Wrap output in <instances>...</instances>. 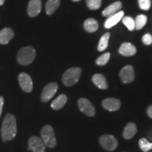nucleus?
Instances as JSON below:
<instances>
[{
	"label": "nucleus",
	"instance_id": "2",
	"mask_svg": "<svg viewBox=\"0 0 152 152\" xmlns=\"http://www.w3.org/2000/svg\"><path fill=\"white\" fill-rule=\"evenodd\" d=\"M36 52L32 47H25L19 50L17 54V61L22 66H28L35 60Z\"/></svg>",
	"mask_w": 152,
	"mask_h": 152
},
{
	"label": "nucleus",
	"instance_id": "3",
	"mask_svg": "<svg viewBox=\"0 0 152 152\" xmlns=\"http://www.w3.org/2000/svg\"><path fill=\"white\" fill-rule=\"evenodd\" d=\"M81 75V69L79 67H73L66 71L62 76V83L67 87L73 86L77 83Z\"/></svg>",
	"mask_w": 152,
	"mask_h": 152
},
{
	"label": "nucleus",
	"instance_id": "18",
	"mask_svg": "<svg viewBox=\"0 0 152 152\" xmlns=\"http://www.w3.org/2000/svg\"><path fill=\"white\" fill-rule=\"evenodd\" d=\"M137 132V130L136 125L134 123H128L125 127L123 136L125 140H130L135 135Z\"/></svg>",
	"mask_w": 152,
	"mask_h": 152
},
{
	"label": "nucleus",
	"instance_id": "9",
	"mask_svg": "<svg viewBox=\"0 0 152 152\" xmlns=\"http://www.w3.org/2000/svg\"><path fill=\"white\" fill-rule=\"evenodd\" d=\"M78 104V108L80 111L85 113L87 116L92 117L95 115L96 111L94 106L88 99L85 98H80L77 102Z\"/></svg>",
	"mask_w": 152,
	"mask_h": 152
},
{
	"label": "nucleus",
	"instance_id": "15",
	"mask_svg": "<svg viewBox=\"0 0 152 152\" xmlns=\"http://www.w3.org/2000/svg\"><path fill=\"white\" fill-rule=\"evenodd\" d=\"M14 37V33L13 30L9 28H4L0 31V44L7 45Z\"/></svg>",
	"mask_w": 152,
	"mask_h": 152
},
{
	"label": "nucleus",
	"instance_id": "27",
	"mask_svg": "<svg viewBox=\"0 0 152 152\" xmlns=\"http://www.w3.org/2000/svg\"><path fill=\"white\" fill-rule=\"evenodd\" d=\"M87 4L90 10H96L102 6V0H87Z\"/></svg>",
	"mask_w": 152,
	"mask_h": 152
},
{
	"label": "nucleus",
	"instance_id": "14",
	"mask_svg": "<svg viewBox=\"0 0 152 152\" xmlns=\"http://www.w3.org/2000/svg\"><path fill=\"white\" fill-rule=\"evenodd\" d=\"M123 16H124V12L122 11H120L116 14L109 16L107 18V20H106L105 23H104V27L107 28V29L113 27L114 26H115L123 18Z\"/></svg>",
	"mask_w": 152,
	"mask_h": 152
},
{
	"label": "nucleus",
	"instance_id": "31",
	"mask_svg": "<svg viewBox=\"0 0 152 152\" xmlns=\"http://www.w3.org/2000/svg\"><path fill=\"white\" fill-rule=\"evenodd\" d=\"M147 112L148 116H149L150 118H152V105L149 106V107L147 108Z\"/></svg>",
	"mask_w": 152,
	"mask_h": 152
},
{
	"label": "nucleus",
	"instance_id": "13",
	"mask_svg": "<svg viewBox=\"0 0 152 152\" xmlns=\"http://www.w3.org/2000/svg\"><path fill=\"white\" fill-rule=\"evenodd\" d=\"M118 52L120 54L124 56H131L137 53L136 47L132 44L129 42H124L121 45L119 48Z\"/></svg>",
	"mask_w": 152,
	"mask_h": 152
},
{
	"label": "nucleus",
	"instance_id": "28",
	"mask_svg": "<svg viewBox=\"0 0 152 152\" xmlns=\"http://www.w3.org/2000/svg\"><path fill=\"white\" fill-rule=\"evenodd\" d=\"M140 9L144 11H148L151 7V0H138Z\"/></svg>",
	"mask_w": 152,
	"mask_h": 152
},
{
	"label": "nucleus",
	"instance_id": "30",
	"mask_svg": "<svg viewBox=\"0 0 152 152\" xmlns=\"http://www.w3.org/2000/svg\"><path fill=\"white\" fill-rule=\"evenodd\" d=\"M4 103V99L3 96H0V118H1V113H2Z\"/></svg>",
	"mask_w": 152,
	"mask_h": 152
},
{
	"label": "nucleus",
	"instance_id": "7",
	"mask_svg": "<svg viewBox=\"0 0 152 152\" xmlns=\"http://www.w3.org/2000/svg\"><path fill=\"white\" fill-rule=\"evenodd\" d=\"M20 87L24 92H31L33 88V83L31 77L26 73H20L18 77Z\"/></svg>",
	"mask_w": 152,
	"mask_h": 152
},
{
	"label": "nucleus",
	"instance_id": "22",
	"mask_svg": "<svg viewBox=\"0 0 152 152\" xmlns=\"http://www.w3.org/2000/svg\"><path fill=\"white\" fill-rule=\"evenodd\" d=\"M110 37V33H106L104 35H102V37H101L99 42L98 45V51L99 52H103L108 47L109 45V40Z\"/></svg>",
	"mask_w": 152,
	"mask_h": 152
},
{
	"label": "nucleus",
	"instance_id": "25",
	"mask_svg": "<svg viewBox=\"0 0 152 152\" xmlns=\"http://www.w3.org/2000/svg\"><path fill=\"white\" fill-rule=\"evenodd\" d=\"M123 23L128 28L130 31H132L135 29V24H134V20L130 16H125L123 18Z\"/></svg>",
	"mask_w": 152,
	"mask_h": 152
},
{
	"label": "nucleus",
	"instance_id": "16",
	"mask_svg": "<svg viewBox=\"0 0 152 152\" xmlns=\"http://www.w3.org/2000/svg\"><path fill=\"white\" fill-rule=\"evenodd\" d=\"M122 8V3L121 1H115L109 7H107L104 10L102 11V15L104 16L109 17L112 15L116 14Z\"/></svg>",
	"mask_w": 152,
	"mask_h": 152
},
{
	"label": "nucleus",
	"instance_id": "17",
	"mask_svg": "<svg viewBox=\"0 0 152 152\" xmlns=\"http://www.w3.org/2000/svg\"><path fill=\"white\" fill-rule=\"evenodd\" d=\"M92 82L96 87L102 90H106L108 87V83L106 77L102 74H94L92 76Z\"/></svg>",
	"mask_w": 152,
	"mask_h": 152
},
{
	"label": "nucleus",
	"instance_id": "19",
	"mask_svg": "<svg viewBox=\"0 0 152 152\" xmlns=\"http://www.w3.org/2000/svg\"><path fill=\"white\" fill-rule=\"evenodd\" d=\"M68 98L66 94H60L56 99L53 101L51 104V107L55 111H58L64 107L66 102H67Z\"/></svg>",
	"mask_w": 152,
	"mask_h": 152
},
{
	"label": "nucleus",
	"instance_id": "8",
	"mask_svg": "<svg viewBox=\"0 0 152 152\" xmlns=\"http://www.w3.org/2000/svg\"><path fill=\"white\" fill-rule=\"evenodd\" d=\"M28 150H31L33 152H45L46 146L42 139L38 137L33 136L28 140Z\"/></svg>",
	"mask_w": 152,
	"mask_h": 152
},
{
	"label": "nucleus",
	"instance_id": "32",
	"mask_svg": "<svg viewBox=\"0 0 152 152\" xmlns=\"http://www.w3.org/2000/svg\"><path fill=\"white\" fill-rule=\"evenodd\" d=\"M4 3V0H0V6H2Z\"/></svg>",
	"mask_w": 152,
	"mask_h": 152
},
{
	"label": "nucleus",
	"instance_id": "23",
	"mask_svg": "<svg viewBox=\"0 0 152 152\" xmlns=\"http://www.w3.org/2000/svg\"><path fill=\"white\" fill-rule=\"evenodd\" d=\"M147 22V17L145 15L140 14L136 17L135 20H134V24H135V29L141 30L142 28L145 26Z\"/></svg>",
	"mask_w": 152,
	"mask_h": 152
},
{
	"label": "nucleus",
	"instance_id": "24",
	"mask_svg": "<svg viewBox=\"0 0 152 152\" xmlns=\"http://www.w3.org/2000/svg\"><path fill=\"white\" fill-rule=\"evenodd\" d=\"M139 146L144 152H147L152 149V143L145 138H141L139 140Z\"/></svg>",
	"mask_w": 152,
	"mask_h": 152
},
{
	"label": "nucleus",
	"instance_id": "11",
	"mask_svg": "<svg viewBox=\"0 0 152 152\" xmlns=\"http://www.w3.org/2000/svg\"><path fill=\"white\" fill-rule=\"evenodd\" d=\"M42 9L41 0H30L28 5V14L30 17H35L39 14Z\"/></svg>",
	"mask_w": 152,
	"mask_h": 152
},
{
	"label": "nucleus",
	"instance_id": "29",
	"mask_svg": "<svg viewBox=\"0 0 152 152\" xmlns=\"http://www.w3.org/2000/svg\"><path fill=\"white\" fill-rule=\"evenodd\" d=\"M142 42L145 45H150L152 44V35L149 33L145 34L143 37H142Z\"/></svg>",
	"mask_w": 152,
	"mask_h": 152
},
{
	"label": "nucleus",
	"instance_id": "26",
	"mask_svg": "<svg viewBox=\"0 0 152 152\" xmlns=\"http://www.w3.org/2000/svg\"><path fill=\"white\" fill-rule=\"evenodd\" d=\"M110 56H111V54L109 52L104 53L102 55L99 57L96 60V65L98 66H104L107 64L108 61H109L110 59Z\"/></svg>",
	"mask_w": 152,
	"mask_h": 152
},
{
	"label": "nucleus",
	"instance_id": "6",
	"mask_svg": "<svg viewBox=\"0 0 152 152\" xmlns=\"http://www.w3.org/2000/svg\"><path fill=\"white\" fill-rule=\"evenodd\" d=\"M58 86L56 83H50L43 88L41 94V101L42 102H48L56 94Z\"/></svg>",
	"mask_w": 152,
	"mask_h": 152
},
{
	"label": "nucleus",
	"instance_id": "20",
	"mask_svg": "<svg viewBox=\"0 0 152 152\" xmlns=\"http://www.w3.org/2000/svg\"><path fill=\"white\" fill-rule=\"evenodd\" d=\"M84 28L88 33H94L99 28L98 22L94 18H88L84 22Z\"/></svg>",
	"mask_w": 152,
	"mask_h": 152
},
{
	"label": "nucleus",
	"instance_id": "4",
	"mask_svg": "<svg viewBox=\"0 0 152 152\" xmlns=\"http://www.w3.org/2000/svg\"><path fill=\"white\" fill-rule=\"evenodd\" d=\"M41 139L45 146L49 148H54L56 146V138L55 136L54 129L51 125H47L44 126L40 132Z\"/></svg>",
	"mask_w": 152,
	"mask_h": 152
},
{
	"label": "nucleus",
	"instance_id": "1",
	"mask_svg": "<svg viewBox=\"0 0 152 152\" xmlns=\"http://www.w3.org/2000/svg\"><path fill=\"white\" fill-rule=\"evenodd\" d=\"M17 134L16 118L14 115L8 113L5 115L1 129V139L3 142L12 140Z\"/></svg>",
	"mask_w": 152,
	"mask_h": 152
},
{
	"label": "nucleus",
	"instance_id": "21",
	"mask_svg": "<svg viewBox=\"0 0 152 152\" xmlns=\"http://www.w3.org/2000/svg\"><path fill=\"white\" fill-rule=\"evenodd\" d=\"M60 0H48L45 7V11L47 15H52L59 7Z\"/></svg>",
	"mask_w": 152,
	"mask_h": 152
},
{
	"label": "nucleus",
	"instance_id": "10",
	"mask_svg": "<svg viewBox=\"0 0 152 152\" xmlns=\"http://www.w3.org/2000/svg\"><path fill=\"white\" fill-rule=\"evenodd\" d=\"M123 83H130L134 79V68L132 66L128 65L123 67L119 73Z\"/></svg>",
	"mask_w": 152,
	"mask_h": 152
},
{
	"label": "nucleus",
	"instance_id": "12",
	"mask_svg": "<svg viewBox=\"0 0 152 152\" xmlns=\"http://www.w3.org/2000/svg\"><path fill=\"white\" fill-rule=\"evenodd\" d=\"M102 106L109 111H115L121 107V101L115 98H107L103 100Z\"/></svg>",
	"mask_w": 152,
	"mask_h": 152
},
{
	"label": "nucleus",
	"instance_id": "33",
	"mask_svg": "<svg viewBox=\"0 0 152 152\" xmlns=\"http://www.w3.org/2000/svg\"><path fill=\"white\" fill-rule=\"evenodd\" d=\"M72 1H80V0H72Z\"/></svg>",
	"mask_w": 152,
	"mask_h": 152
},
{
	"label": "nucleus",
	"instance_id": "5",
	"mask_svg": "<svg viewBox=\"0 0 152 152\" xmlns=\"http://www.w3.org/2000/svg\"><path fill=\"white\" fill-rule=\"evenodd\" d=\"M99 143L106 151H112L116 149L118 142L115 137L111 134H104L99 138Z\"/></svg>",
	"mask_w": 152,
	"mask_h": 152
}]
</instances>
